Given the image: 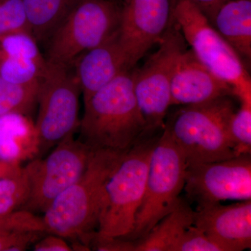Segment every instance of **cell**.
Returning <instances> with one entry per match:
<instances>
[{"mask_svg": "<svg viewBox=\"0 0 251 251\" xmlns=\"http://www.w3.org/2000/svg\"><path fill=\"white\" fill-rule=\"evenodd\" d=\"M29 193L30 182L25 167L17 176L0 179V215L21 209Z\"/></svg>", "mask_w": 251, "mask_h": 251, "instance_id": "23", "label": "cell"}, {"mask_svg": "<svg viewBox=\"0 0 251 251\" xmlns=\"http://www.w3.org/2000/svg\"><path fill=\"white\" fill-rule=\"evenodd\" d=\"M84 102L122 72L131 70L118 42V34L101 45L81 54L74 64Z\"/></svg>", "mask_w": 251, "mask_h": 251, "instance_id": "15", "label": "cell"}, {"mask_svg": "<svg viewBox=\"0 0 251 251\" xmlns=\"http://www.w3.org/2000/svg\"><path fill=\"white\" fill-rule=\"evenodd\" d=\"M38 153L34 123L28 115L11 113L0 117V158L20 163Z\"/></svg>", "mask_w": 251, "mask_h": 251, "instance_id": "17", "label": "cell"}, {"mask_svg": "<svg viewBox=\"0 0 251 251\" xmlns=\"http://www.w3.org/2000/svg\"><path fill=\"white\" fill-rule=\"evenodd\" d=\"M84 104L78 139L92 150L128 151L147 136L133 90V69L122 72Z\"/></svg>", "mask_w": 251, "mask_h": 251, "instance_id": "2", "label": "cell"}, {"mask_svg": "<svg viewBox=\"0 0 251 251\" xmlns=\"http://www.w3.org/2000/svg\"><path fill=\"white\" fill-rule=\"evenodd\" d=\"M126 151L93 150L82 176L44 212L48 233L77 239L89 249L98 228L105 186Z\"/></svg>", "mask_w": 251, "mask_h": 251, "instance_id": "1", "label": "cell"}, {"mask_svg": "<svg viewBox=\"0 0 251 251\" xmlns=\"http://www.w3.org/2000/svg\"><path fill=\"white\" fill-rule=\"evenodd\" d=\"M113 1H117V0H113Z\"/></svg>", "mask_w": 251, "mask_h": 251, "instance_id": "32", "label": "cell"}, {"mask_svg": "<svg viewBox=\"0 0 251 251\" xmlns=\"http://www.w3.org/2000/svg\"><path fill=\"white\" fill-rule=\"evenodd\" d=\"M120 7L113 0H81L48 41V62L74 67L87 51L118 34Z\"/></svg>", "mask_w": 251, "mask_h": 251, "instance_id": "7", "label": "cell"}, {"mask_svg": "<svg viewBox=\"0 0 251 251\" xmlns=\"http://www.w3.org/2000/svg\"><path fill=\"white\" fill-rule=\"evenodd\" d=\"M0 231L9 233H47L43 218L25 209L1 214Z\"/></svg>", "mask_w": 251, "mask_h": 251, "instance_id": "25", "label": "cell"}, {"mask_svg": "<svg viewBox=\"0 0 251 251\" xmlns=\"http://www.w3.org/2000/svg\"><path fill=\"white\" fill-rule=\"evenodd\" d=\"M23 170L20 163L5 161L0 158V179L17 176L22 173Z\"/></svg>", "mask_w": 251, "mask_h": 251, "instance_id": "31", "label": "cell"}, {"mask_svg": "<svg viewBox=\"0 0 251 251\" xmlns=\"http://www.w3.org/2000/svg\"><path fill=\"white\" fill-rule=\"evenodd\" d=\"M158 135L138 140L112 173L105 186L98 228L92 243L126 239L133 232L145 195L151 151Z\"/></svg>", "mask_w": 251, "mask_h": 251, "instance_id": "3", "label": "cell"}, {"mask_svg": "<svg viewBox=\"0 0 251 251\" xmlns=\"http://www.w3.org/2000/svg\"><path fill=\"white\" fill-rule=\"evenodd\" d=\"M39 84L15 85L0 76V117L11 113L29 115L37 103Z\"/></svg>", "mask_w": 251, "mask_h": 251, "instance_id": "20", "label": "cell"}, {"mask_svg": "<svg viewBox=\"0 0 251 251\" xmlns=\"http://www.w3.org/2000/svg\"><path fill=\"white\" fill-rule=\"evenodd\" d=\"M171 94V105H190L234 96V91L204 67L191 50L186 49L175 66Z\"/></svg>", "mask_w": 251, "mask_h": 251, "instance_id": "14", "label": "cell"}, {"mask_svg": "<svg viewBox=\"0 0 251 251\" xmlns=\"http://www.w3.org/2000/svg\"><path fill=\"white\" fill-rule=\"evenodd\" d=\"M194 212L187 201L179 198L174 209L146 237L135 241L134 251H173L186 231L194 225Z\"/></svg>", "mask_w": 251, "mask_h": 251, "instance_id": "18", "label": "cell"}, {"mask_svg": "<svg viewBox=\"0 0 251 251\" xmlns=\"http://www.w3.org/2000/svg\"><path fill=\"white\" fill-rule=\"evenodd\" d=\"M173 251H226L219 243L193 225L186 231Z\"/></svg>", "mask_w": 251, "mask_h": 251, "instance_id": "27", "label": "cell"}, {"mask_svg": "<svg viewBox=\"0 0 251 251\" xmlns=\"http://www.w3.org/2000/svg\"><path fill=\"white\" fill-rule=\"evenodd\" d=\"M184 189L197 207L222 201H251V153L188 166Z\"/></svg>", "mask_w": 251, "mask_h": 251, "instance_id": "11", "label": "cell"}, {"mask_svg": "<svg viewBox=\"0 0 251 251\" xmlns=\"http://www.w3.org/2000/svg\"><path fill=\"white\" fill-rule=\"evenodd\" d=\"M179 25L172 17L159 48L139 69H133V90L145 122V135H156L163 129L171 106V85L175 67L186 49Z\"/></svg>", "mask_w": 251, "mask_h": 251, "instance_id": "8", "label": "cell"}, {"mask_svg": "<svg viewBox=\"0 0 251 251\" xmlns=\"http://www.w3.org/2000/svg\"><path fill=\"white\" fill-rule=\"evenodd\" d=\"M92 150L74 135L57 144L44 159H36L25 166L30 193L21 209L45 212L59 195L82 176L87 168Z\"/></svg>", "mask_w": 251, "mask_h": 251, "instance_id": "10", "label": "cell"}, {"mask_svg": "<svg viewBox=\"0 0 251 251\" xmlns=\"http://www.w3.org/2000/svg\"><path fill=\"white\" fill-rule=\"evenodd\" d=\"M41 233H9L0 231V251H24L31 243L36 242Z\"/></svg>", "mask_w": 251, "mask_h": 251, "instance_id": "28", "label": "cell"}, {"mask_svg": "<svg viewBox=\"0 0 251 251\" xmlns=\"http://www.w3.org/2000/svg\"><path fill=\"white\" fill-rule=\"evenodd\" d=\"M235 112L229 97L186 105L165 124L188 166L239 156L229 125Z\"/></svg>", "mask_w": 251, "mask_h": 251, "instance_id": "4", "label": "cell"}, {"mask_svg": "<svg viewBox=\"0 0 251 251\" xmlns=\"http://www.w3.org/2000/svg\"><path fill=\"white\" fill-rule=\"evenodd\" d=\"M46 62L18 57L0 59V76L18 85H39L47 69Z\"/></svg>", "mask_w": 251, "mask_h": 251, "instance_id": "21", "label": "cell"}, {"mask_svg": "<svg viewBox=\"0 0 251 251\" xmlns=\"http://www.w3.org/2000/svg\"><path fill=\"white\" fill-rule=\"evenodd\" d=\"M81 0H23L28 27L38 43L48 42Z\"/></svg>", "mask_w": 251, "mask_h": 251, "instance_id": "19", "label": "cell"}, {"mask_svg": "<svg viewBox=\"0 0 251 251\" xmlns=\"http://www.w3.org/2000/svg\"><path fill=\"white\" fill-rule=\"evenodd\" d=\"M21 29H29L23 0H0V36Z\"/></svg>", "mask_w": 251, "mask_h": 251, "instance_id": "26", "label": "cell"}, {"mask_svg": "<svg viewBox=\"0 0 251 251\" xmlns=\"http://www.w3.org/2000/svg\"><path fill=\"white\" fill-rule=\"evenodd\" d=\"M38 41L29 29H21L0 36V59L18 57L46 62Z\"/></svg>", "mask_w": 251, "mask_h": 251, "instance_id": "22", "label": "cell"}, {"mask_svg": "<svg viewBox=\"0 0 251 251\" xmlns=\"http://www.w3.org/2000/svg\"><path fill=\"white\" fill-rule=\"evenodd\" d=\"M174 0H124L118 42L133 69L164 36L173 17Z\"/></svg>", "mask_w": 251, "mask_h": 251, "instance_id": "12", "label": "cell"}, {"mask_svg": "<svg viewBox=\"0 0 251 251\" xmlns=\"http://www.w3.org/2000/svg\"><path fill=\"white\" fill-rule=\"evenodd\" d=\"M173 17L198 60L234 89L240 99L251 97V80L240 56L202 11L188 0H174Z\"/></svg>", "mask_w": 251, "mask_h": 251, "instance_id": "6", "label": "cell"}, {"mask_svg": "<svg viewBox=\"0 0 251 251\" xmlns=\"http://www.w3.org/2000/svg\"><path fill=\"white\" fill-rule=\"evenodd\" d=\"M240 56L251 58V0H229L216 11L211 23Z\"/></svg>", "mask_w": 251, "mask_h": 251, "instance_id": "16", "label": "cell"}, {"mask_svg": "<svg viewBox=\"0 0 251 251\" xmlns=\"http://www.w3.org/2000/svg\"><path fill=\"white\" fill-rule=\"evenodd\" d=\"M194 226L226 251L251 249V200L229 205L216 203L198 206Z\"/></svg>", "mask_w": 251, "mask_h": 251, "instance_id": "13", "label": "cell"}, {"mask_svg": "<svg viewBox=\"0 0 251 251\" xmlns=\"http://www.w3.org/2000/svg\"><path fill=\"white\" fill-rule=\"evenodd\" d=\"M186 164L184 155L166 127L158 135L150 158L145 195L134 229L128 240H141L177 204L184 189Z\"/></svg>", "mask_w": 251, "mask_h": 251, "instance_id": "5", "label": "cell"}, {"mask_svg": "<svg viewBox=\"0 0 251 251\" xmlns=\"http://www.w3.org/2000/svg\"><path fill=\"white\" fill-rule=\"evenodd\" d=\"M201 10L211 23L218 9L229 0H188Z\"/></svg>", "mask_w": 251, "mask_h": 251, "instance_id": "30", "label": "cell"}, {"mask_svg": "<svg viewBox=\"0 0 251 251\" xmlns=\"http://www.w3.org/2000/svg\"><path fill=\"white\" fill-rule=\"evenodd\" d=\"M39 84V112L34 123L39 153L54 148L78 129L80 85L74 67L47 62Z\"/></svg>", "mask_w": 251, "mask_h": 251, "instance_id": "9", "label": "cell"}, {"mask_svg": "<svg viewBox=\"0 0 251 251\" xmlns=\"http://www.w3.org/2000/svg\"><path fill=\"white\" fill-rule=\"evenodd\" d=\"M72 247L67 244L65 239L56 234L43 238L35 244L34 251H71Z\"/></svg>", "mask_w": 251, "mask_h": 251, "instance_id": "29", "label": "cell"}, {"mask_svg": "<svg viewBox=\"0 0 251 251\" xmlns=\"http://www.w3.org/2000/svg\"><path fill=\"white\" fill-rule=\"evenodd\" d=\"M240 101V108L234 112L229 125L238 155L251 153V97Z\"/></svg>", "mask_w": 251, "mask_h": 251, "instance_id": "24", "label": "cell"}]
</instances>
